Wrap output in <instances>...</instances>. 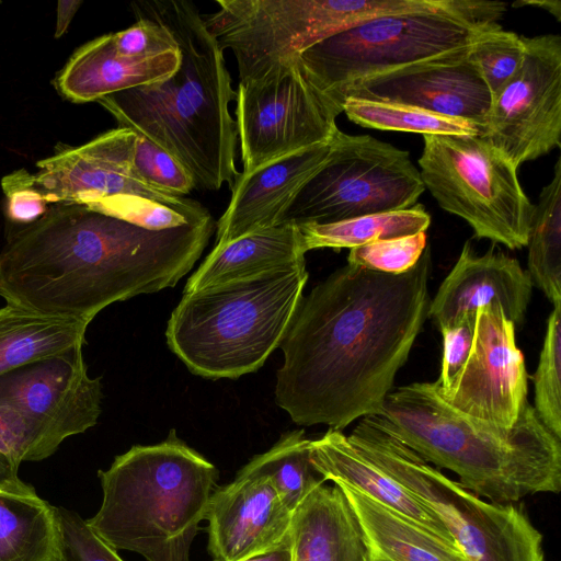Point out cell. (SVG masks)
<instances>
[{
  "mask_svg": "<svg viewBox=\"0 0 561 561\" xmlns=\"http://www.w3.org/2000/svg\"><path fill=\"white\" fill-rule=\"evenodd\" d=\"M425 187L408 151L370 135L335 133L327 159L282 222L334 224L413 207Z\"/></svg>",
  "mask_w": 561,
  "mask_h": 561,
  "instance_id": "8fae6325",
  "label": "cell"
},
{
  "mask_svg": "<svg viewBox=\"0 0 561 561\" xmlns=\"http://www.w3.org/2000/svg\"><path fill=\"white\" fill-rule=\"evenodd\" d=\"M431 216L422 204L397 211L357 217L334 224L299 225L306 252L314 249H353L380 240L425 232Z\"/></svg>",
  "mask_w": 561,
  "mask_h": 561,
  "instance_id": "83f0119b",
  "label": "cell"
},
{
  "mask_svg": "<svg viewBox=\"0 0 561 561\" xmlns=\"http://www.w3.org/2000/svg\"><path fill=\"white\" fill-rule=\"evenodd\" d=\"M89 323L5 304L0 308V376L31 362L82 346Z\"/></svg>",
  "mask_w": 561,
  "mask_h": 561,
  "instance_id": "4316f807",
  "label": "cell"
},
{
  "mask_svg": "<svg viewBox=\"0 0 561 561\" xmlns=\"http://www.w3.org/2000/svg\"><path fill=\"white\" fill-rule=\"evenodd\" d=\"M369 561H387V560L369 554Z\"/></svg>",
  "mask_w": 561,
  "mask_h": 561,
  "instance_id": "f6af8a7d",
  "label": "cell"
},
{
  "mask_svg": "<svg viewBox=\"0 0 561 561\" xmlns=\"http://www.w3.org/2000/svg\"><path fill=\"white\" fill-rule=\"evenodd\" d=\"M293 561H369L362 529L337 485L314 488L291 514Z\"/></svg>",
  "mask_w": 561,
  "mask_h": 561,
  "instance_id": "603a6c76",
  "label": "cell"
},
{
  "mask_svg": "<svg viewBox=\"0 0 561 561\" xmlns=\"http://www.w3.org/2000/svg\"><path fill=\"white\" fill-rule=\"evenodd\" d=\"M310 448L311 463L324 481L352 486L455 543L442 520L414 494L369 460L342 431L329 428L320 438L311 440Z\"/></svg>",
  "mask_w": 561,
  "mask_h": 561,
  "instance_id": "7402d4cb",
  "label": "cell"
},
{
  "mask_svg": "<svg viewBox=\"0 0 561 561\" xmlns=\"http://www.w3.org/2000/svg\"><path fill=\"white\" fill-rule=\"evenodd\" d=\"M473 44V43H472ZM466 48L375 75L340 95L414 106L439 115L484 124L492 93Z\"/></svg>",
  "mask_w": 561,
  "mask_h": 561,
  "instance_id": "e0dca14e",
  "label": "cell"
},
{
  "mask_svg": "<svg viewBox=\"0 0 561 561\" xmlns=\"http://www.w3.org/2000/svg\"><path fill=\"white\" fill-rule=\"evenodd\" d=\"M137 135L117 127L91 141L57 150L38 162L34 185L48 204L71 203L95 207L118 196H135L165 206L196 221L211 218L198 202L150 188L133 170Z\"/></svg>",
  "mask_w": 561,
  "mask_h": 561,
  "instance_id": "9a60e30c",
  "label": "cell"
},
{
  "mask_svg": "<svg viewBox=\"0 0 561 561\" xmlns=\"http://www.w3.org/2000/svg\"><path fill=\"white\" fill-rule=\"evenodd\" d=\"M331 141L240 173L228 207L216 224L217 244L278 225L298 192L327 159Z\"/></svg>",
  "mask_w": 561,
  "mask_h": 561,
  "instance_id": "ffe728a7",
  "label": "cell"
},
{
  "mask_svg": "<svg viewBox=\"0 0 561 561\" xmlns=\"http://www.w3.org/2000/svg\"><path fill=\"white\" fill-rule=\"evenodd\" d=\"M137 22L128 28L112 33L116 50L126 57H150L178 50V45L160 22L137 16Z\"/></svg>",
  "mask_w": 561,
  "mask_h": 561,
  "instance_id": "74e56055",
  "label": "cell"
},
{
  "mask_svg": "<svg viewBox=\"0 0 561 561\" xmlns=\"http://www.w3.org/2000/svg\"><path fill=\"white\" fill-rule=\"evenodd\" d=\"M98 476L101 505L85 522L103 541L147 561H191L218 479L210 461L172 430L163 442L116 456Z\"/></svg>",
  "mask_w": 561,
  "mask_h": 561,
  "instance_id": "5b68a950",
  "label": "cell"
},
{
  "mask_svg": "<svg viewBox=\"0 0 561 561\" xmlns=\"http://www.w3.org/2000/svg\"><path fill=\"white\" fill-rule=\"evenodd\" d=\"M102 397L101 379L90 377L82 346H76L0 376V420L24 461H41L96 425Z\"/></svg>",
  "mask_w": 561,
  "mask_h": 561,
  "instance_id": "7c38bea8",
  "label": "cell"
},
{
  "mask_svg": "<svg viewBox=\"0 0 561 561\" xmlns=\"http://www.w3.org/2000/svg\"><path fill=\"white\" fill-rule=\"evenodd\" d=\"M137 16L162 23L180 53L167 79L107 95L98 102L118 123L171 154L192 176L195 188L232 191L237 129L229 112L236 99L224 50L208 32L199 10L186 0L131 4Z\"/></svg>",
  "mask_w": 561,
  "mask_h": 561,
  "instance_id": "3957f363",
  "label": "cell"
},
{
  "mask_svg": "<svg viewBox=\"0 0 561 561\" xmlns=\"http://www.w3.org/2000/svg\"><path fill=\"white\" fill-rule=\"evenodd\" d=\"M179 65V49L150 57L123 56L110 33L78 48L54 84L60 95L73 103L98 102L116 92L162 81Z\"/></svg>",
  "mask_w": 561,
  "mask_h": 561,
  "instance_id": "44dd1931",
  "label": "cell"
},
{
  "mask_svg": "<svg viewBox=\"0 0 561 561\" xmlns=\"http://www.w3.org/2000/svg\"><path fill=\"white\" fill-rule=\"evenodd\" d=\"M431 249L408 272L346 264L302 297L280 344L275 401L298 425L379 415L428 314Z\"/></svg>",
  "mask_w": 561,
  "mask_h": 561,
  "instance_id": "6da1fadb",
  "label": "cell"
},
{
  "mask_svg": "<svg viewBox=\"0 0 561 561\" xmlns=\"http://www.w3.org/2000/svg\"><path fill=\"white\" fill-rule=\"evenodd\" d=\"M213 561H239L290 540L291 513L266 477H236L214 489L206 510Z\"/></svg>",
  "mask_w": 561,
  "mask_h": 561,
  "instance_id": "ac0fdd59",
  "label": "cell"
},
{
  "mask_svg": "<svg viewBox=\"0 0 561 561\" xmlns=\"http://www.w3.org/2000/svg\"><path fill=\"white\" fill-rule=\"evenodd\" d=\"M347 436L442 520L467 561H545L542 536L523 508L478 496L366 417Z\"/></svg>",
  "mask_w": 561,
  "mask_h": 561,
  "instance_id": "52a82bcc",
  "label": "cell"
},
{
  "mask_svg": "<svg viewBox=\"0 0 561 561\" xmlns=\"http://www.w3.org/2000/svg\"><path fill=\"white\" fill-rule=\"evenodd\" d=\"M236 129L243 174L293 152L330 142L342 106L309 79L299 58L239 82Z\"/></svg>",
  "mask_w": 561,
  "mask_h": 561,
  "instance_id": "4fadbf2b",
  "label": "cell"
},
{
  "mask_svg": "<svg viewBox=\"0 0 561 561\" xmlns=\"http://www.w3.org/2000/svg\"><path fill=\"white\" fill-rule=\"evenodd\" d=\"M5 195V214L14 226L36 221L47 210L48 202L34 185L33 174L21 169L2 179Z\"/></svg>",
  "mask_w": 561,
  "mask_h": 561,
  "instance_id": "8d00e7d4",
  "label": "cell"
},
{
  "mask_svg": "<svg viewBox=\"0 0 561 561\" xmlns=\"http://www.w3.org/2000/svg\"><path fill=\"white\" fill-rule=\"evenodd\" d=\"M64 533V561H124L78 513L58 507Z\"/></svg>",
  "mask_w": 561,
  "mask_h": 561,
  "instance_id": "d590c367",
  "label": "cell"
},
{
  "mask_svg": "<svg viewBox=\"0 0 561 561\" xmlns=\"http://www.w3.org/2000/svg\"><path fill=\"white\" fill-rule=\"evenodd\" d=\"M306 253L297 225L282 222L216 244L187 279L184 293L304 266Z\"/></svg>",
  "mask_w": 561,
  "mask_h": 561,
  "instance_id": "cb8c5ba5",
  "label": "cell"
},
{
  "mask_svg": "<svg viewBox=\"0 0 561 561\" xmlns=\"http://www.w3.org/2000/svg\"><path fill=\"white\" fill-rule=\"evenodd\" d=\"M524 5L538 7L553 15L558 22L561 21L560 0H519L512 3L513 8H519Z\"/></svg>",
  "mask_w": 561,
  "mask_h": 561,
  "instance_id": "ee69618b",
  "label": "cell"
},
{
  "mask_svg": "<svg viewBox=\"0 0 561 561\" xmlns=\"http://www.w3.org/2000/svg\"><path fill=\"white\" fill-rule=\"evenodd\" d=\"M561 304L554 305L534 376L535 412L543 425L561 439Z\"/></svg>",
  "mask_w": 561,
  "mask_h": 561,
  "instance_id": "1f68e13d",
  "label": "cell"
},
{
  "mask_svg": "<svg viewBox=\"0 0 561 561\" xmlns=\"http://www.w3.org/2000/svg\"><path fill=\"white\" fill-rule=\"evenodd\" d=\"M426 233L380 240L350 249L347 264L369 271L401 274L411 270L426 248Z\"/></svg>",
  "mask_w": 561,
  "mask_h": 561,
  "instance_id": "e575fe53",
  "label": "cell"
},
{
  "mask_svg": "<svg viewBox=\"0 0 561 561\" xmlns=\"http://www.w3.org/2000/svg\"><path fill=\"white\" fill-rule=\"evenodd\" d=\"M455 13L479 26L496 24L507 10V3L485 0H450Z\"/></svg>",
  "mask_w": 561,
  "mask_h": 561,
  "instance_id": "60d3db41",
  "label": "cell"
},
{
  "mask_svg": "<svg viewBox=\"0 0 561 561\" xmlns=\"http://www.w3.org/2000/svg\"><path fill=\"white\" fill-rule=\"evenodd\" d=\"M518 72L492 95L482 137L518 169L561 145V36L525 37Z\"/></svg>",
  "mask_w": 561,
  "mask_h": 561,
  "instance_id": "5bb4252c",
  "label": "cell"
},
{
  "mask_svg": "<svg viewBox=\"0 0 561 561\" xmlns=\"http://www.w3.org/2000/svg\"><path fill=\"white\" fill-rule=\"evenodd\" d=\"M202 14L220 48L232 50L239 82L298 58L325 37L368 19L420 13L425 0H218Z\"/></svg>",
  "mask_w": 561,
  "mask_h": 561,
  "instance_id": "ba28073f",
  "label": "cell"
},
{
  "mask_svg": "<svg viewBox=\"0 0 561 561\" xmlns=\"http://www.w3.org/2000/svg\"><path fill=\"white\" fill-rule=\"evenodd\" d=\"M23 461L20 444L0 420V489L22 491L32 486L19 477V469Z\"/></svg>",
  "mask_w": 561,
  "mask_h": 561,
  "instance_id": "ab89813d",
  "label": "cell"
},
{
  "mask_svg": "<svg viewBox=\"0 0 561 561\" xmlns=\"http://www.w3.org/2000/svg\"><path fill=\"white\" fill-rule=\"evenodd\" d=\"M344 493L369 554L387 561H467L458 547L358 490L333 483Z\"/></svg>",
  "mask_w": 561,
  "mask_h": 561,
  "instance_id": "d4e9b609",
  "label": "cell"
},
{
  "mask_svg": "<svg viewBox=\"0 0 561 561\" xmlns=\"http://www.w3.org/2000/svg\"><path fill=\"white\" fill-rule=\"evenodd\" d=\"M366 417L490 502L560 491L561 439L529 402L514 426L501 427L451 408L435 381L414 382L391 391L381 413Z\"/></svg>",
  "mask_w": 561,
  "mask_h": 561,
  "instance_id": "277c9868",
  "label": "cell"
},
{
  "mask_svg": "<svg viewBox=\"0 0 561 561\" xmlns=\"http://www.w3.org/2000/svg\"><path fill=\"white\" fill-rule=\"evenodd\" d=\"M136 178L152 190L183 197L195 188L188 172L171 154L138 136L133 160Z\"/></svg>",
  "mask_w": 561,
  "mask_h": 561,
  "instance_id": "836d02e7",
  "label": "cell"
},
{
  "mask_svg": "<svg viewBox=\"0 0 561 561\" xmlns=\"http://www.w3.org/2000/svg\"><path fill=\"white\" fill-rule=\"evenodd\" d=\"M525 50V36L505 31L497 23L478 35L469 50V59L493 95L518 72Z\"/></svg>",
  "mask_w": 561,
  "mask_h": 561,
  "instance_id": "d6a6232c",
  "label": "cell"
},
{
  "mask_svg": "<svg viewBox=\"0 0 561 561\" xmlns=\"http://www.w3.org/2000/svg\"><path fill=\"white\" fill-rule=\"evenodd\" d=\"M81 1H59L57 10V26L55 37H60L68 28L75 13L78 11Z\"/></svg>",
  "mask_w": 561,
  "mask_h": 561,
  "instance_id": "b9f144b4",
  "label": "cell"
},
{
  "mask_svg": "<svg viewBox=\"0 0 561 561\" xmlns=\"http://www.w3.org/2000/svg\"><path fill=\"white\" fill-rule=\"evenodd\" d=\"M213 218L151 229L81 204H50L0 251V296L37 313L91 322L108 305L156 293L192 270Z\"/></svg>",
  "mask_w": 561,
  "mask_h": 561,
  "instance_id": "7a4b0ae2",
  "label": "cell"
},
{
  "mask_svg": "<svg viewBox=\"0 0 561 561\" xmlns=\"http://www.w3.org/2000/svg\"><path fill=\"white\" fill-rule=\"evenodd\" d=\"M311 439L302 430L283 434L267 451L254 456L236 477H266L293 514L304 499L325 481L311 463Z\"/></svg>",
  "mask_w": 561,
  "mask_h": 561,
  "instance_id": "f1b7e54d",
  "label": "cell"
},
{
  "mask_svg": "<svg viewBox=\"0 0 561 561\" xmlns=\"http://www.w3.org/2000/svg\"><path fill=\"white\" fill-rule=\"evenodd\" d=\"M239 561H293L290 540L280 547Z\"/></svg>",
  "mask_w": 561,
  "mask_h": 561,
  "instance_id": "7bdbcfd3",
  "label": "cell"
},
{
  "mask_svg": "<svg viewBox=\"0 0 561 561\" xmlns=\"http://www.w3.org/2000/svg\"><path fill=\"white\" fill-rule=\"evenodd\" d=\"M476 313H466L456 322L440 329L443 334L442 373L436 380L439 390H446L461 371L473 343Z\"/></svg>",
  "mask_w": 561,
  "mask_h": 561,
  "instance_id": "f35d334b",
  "label": "cell"
},
{
  "mask_svg": "<svg viewBox=\"0 0 561 561\" xmlns=\"http://www.w3.org/2000/svg\"><path fill=\"white\" fill-rule=\"evenodd\" d=\"M0 561H64L58 507L33 486L0 489Z\"/></svg>",
  "mask_w": 561,
  "mask_h": 561,
  "instance_id": "484cf974",
  "label": "cell"
},
{
  "mask_svg": "<svg viewBox=\"0 0 561 561\" xmlns=\"http://www.w3.org/2000/svg\"><path fill=\"white\" fill-rule=\"evenodd\" d=\"M488 26L454 10L380 15L325 37L298 58L311 82L342 106L339 98L351 84L466 48Z\"/></svg>",
  "mask_w": 561,
  "mask_h": 561,
  "instance_id": "30bf717a",
  "label": "cell"
},
{
  "mask_svg": "<svg viewBox=\"0 0 561 561\" xmlns=\"http://www.w3.org/2000/svg\"><path fill=\"white\" fill-rule=\"evenodd\" d=\"M307 280L304 265L184 293L168 321V345L205 378L254 373L280 346Z\"/></svg>",
  "mask_w": 561,
  "mask_h": 561,
  "instance_id": "8992f818",
  "label": "cell"
},
{
  "mask_svg": "<svg viewBox=\"0 0 561 561\" xmlns=\"http://www.w3.org/2000/svg\"><path fill=\"white\" fill-rule=\"evenodd\" d=\"M528 274L552 305L561 304V159L535 205L528 236Z\"/></svg>",
  "mask_w": 561,
  "mask_h": 561,
  "instance_id": "f546056e",
  "label": "cell"
},
{
  "mask_svg": "<svg viewBox=\"0 0 561 561\" xmlns=\"http://www.w3.org/2000/svg\"><path fill=\"white\" fill-rule=\"evenodd\" d=\"M421 179L437 204L462 218L478 239L511 250L527 245L535 205L517 168L481 135H423Z\"/></svg>",
  "mask_w": 561,
  "mask_h": 561,
  "instance_id": "9c48e42d",
  "label": "cell"
},
{
  "mask_svg": "<svg viewBox=\"0 0 561 561\" xmlns=\"http://www.w3.org/2000/svg\"><path fill=\"white\" fill-rule=\"evenodd\" d=\"M533 285L528 272L516 259L495 252L493 248L477 255L470 242H466L456 264L431 300L427 317L440 330L466 313L495 305L515 325L520 324Z\"/></svg>",
  "mask_w": 561,
  "mask_h": 561,
  "instance_id": "d6986e66",
  "label": "cell"
},
{
  "mask_svg": "<svg viewBox=\"0 0 561 561\" xmlns=\"http://www.w3.org/2000/svg\"><path fill=\"white\" fill-rule=\"evenodd\" d=\"M437 391L451 408L478 420L507 428L517 422L528 402V376L515 324L499 306L477 310L469 357L450 387Z\"/></svg>",
  "mask_w": 561,
  "mask_h": 561,
  "instance_id": "2e32d148",
  "label": "cell"
},
{
  "mask_svg": "<svg viewBox=\"0 0 561 561\" xmlns=\"http://www.w3.org/2000/svg\"><path fill=\"white\" fill-rule=\"evenodd\" d=\"M343 113L352 122L369 128L422 135L479 136L483 126L474 122L439 115L403 104L346 99Z\"/></svg>",
  "mask_w": 561,
  "mask_h": 561,
  "instance_id": "4dcf8cb0",
  "label": "cell"
}]
</instances>
